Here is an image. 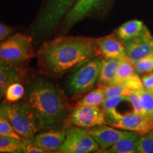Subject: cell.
I'll return each mask as SVG.
<instances>
[{
	"label": "cell",
	"mask_w": 153,
	"mask_h": 153,
	"mask_svg": "<svg viewBox=\"0 0 153 153\" xmlns=\"http://www.w3.org/2000/svg\"><path fill=\"white\" fill-rule=\"evenodd\" d=\"M100 57L96 38L61 36L45 42L36 57L40 72L52 79L62 77L89 60Z\"/></svg>",
	"instance_id": "1"
},
{
	"label": "cell",
	"mask_w": 153,
	"mask_h": 153,
	"mask_svg": "<svg viewBox=\"0 0 153 153\" xmlns=\"http://www.w3.org/2000/svg\"><path fill=\"white\" fill-rule=\"evenodd\" d=\"M26 95L40 130L65 128L71 108L60 87L46 79H38L28 84Z\"/></svg>",
	"instance_id": "2"
},
{
	"label": "cell",
	"mask_w": 153,
	"mask_h": 153,
	"mask_svg": "<svg viewBox=\"0 0 153 153\" xmlns=\"http://www.w3.org/2000/svg\"><path fill=\"white\" fill-rule=\"evenodd\" d=\"M78 0H49L30 30L32 37L46 38L56 29Z\"/></svg>",
	"instance_id": "3"
},
{
	"label": "cell",
	"mask_w": 153,
	"mask_h": 153,
	"mask_svg": "<svg viewBox=\"0 0 153 153\" xmlns=\"http://www.w3.org/2000/svg\"><path fill=\"white\" fill-rule=\"evenodd\" d=\"M0 114L5 117L22 138H33L39 131L37 118L27 101L0 104Z\"/></svg>",
	"instance_id": "4"
},
{
	"label": "cell",
	"mask_w": 153,
	"mask_h": 153,
	"mask_svg": "<svg viewBox=\"0 0 153 153\" xmlns=\"http://www.w3.org/2000/svg\"><path fill=\"white\" fill-rule=\"evenodd\" d=\"M33 37L16 33L0 41V59L14 65L22 67L35 57Z\"/></svg>",
	"instance_id": "5"
},
{
	"label": "cell",
	"mask_w": 153,
	"mask_h": 153,
	"mask_svg": "<svg viewBox=\"0 0 153 153\" xmlns=\"http://www.w3.org/2000/svg\"><path fill=\"white\" fill-rule=\"evenodd\" d=\"M101 60V57H94L76 68L68 82L69 93L72 97L78 98L92 90L98 82Z\"/></svg>",
	"instance_id": "6"
},
{
	"label": "cell",
	"mask_w": 153,
	"mask_h": 153,
	"mask_svg": "<svg viewBox=\"0 0 153 153\" xmlns=\"http://www.w3.org/2000/svg\"><path fill=\"white\" fill-rule=\"evenodd\" d=\"M106 124L118 129L144 135L153 131V120L135 112L120 114L118 111L105 112Z\"/></svg>",
	"instance_id": "7"
},
{
	"label": "cell",
	"mask_w": 153,
	"mask_h": 153,
	"mask_svg": "<svg viewBox=\"0 0 153 153\" xmlns=\"http://www.w3.org/2000/svg\"><path fill=\"white\" fill-rule=\"evenodd\" d=\"M99 147L87 128L74 125L66 128V137L57 152L90 153L97 152Z\"/></svg>",
	"instance_id": "8"
},
{
	"label": "cell",
	"mask_w": 153,
	"mask_h": 153,
	"mask_svg": "<svg viewBox=\"0 0 153 153\" xmlns=\"http://www.w3.org/2000/svg\"><path fill=\"white\" fill-rule=\"evenodd\" d=\"M69 121L84 128L106 124L105 112L101 106H75L70 111Z\"/></svg>",
	"instance_id": "9"
},
{
	"label": "cell",
	"mask_w": 153,
	"mask_h": 153,
	"mask_svg": "<svg viewBox=\"0 0 153 153\" xmlns=\"http://www.w3.org/2000/svg\"><path fill=\"white\" fill-rule=\"evenodd\" d=\"M123 44L128 58L133 65L153 53V36L146 26L139 36Z\"/></svg>",
	"instance_id": "10"
},
{
	"label": "cell",
	"mask_w": 153,
	"mask_h": 153,
	"mask_svg": "<svg viewBox=\"0 0 153 153\" xmlns=\"http://www.w3.org/2000/svg\"><path fill=\"white\" fill-rule=\"evenodd\" d=\"M87 131L99 147L97 152H101L113 146L122 137L128 136L132 131H120L107 124L87 128Z\"/></svg>",
	"instance_id": "11"
},
{
	"label": "cell",
	"mask_w": 153,
	"mask_h": 153,
	"mask_svg": "<svg viewBox=\"0 0 153 153\" xmlns=\"http://www.w3.org/2000/svg\"><path fill=\"white\" fill-rule=\"evenodd\" d=\"M106 0H78L63 19V33L89 16Z\"/></svg>",
	"instance_id": "12"
},
{
	"label": "cell",
	"mask_w": 153,
	"mask_h": 153,
	"mask_svg": "<svg viewBox=\"0 0 153 153\" xmlns=\"http://www.w3.org/2000/svg\"><path fill=\"white\" fill-rule=\"evenodd\" d=\"M100 57L102 58L128 60L123 42L114 34L96 38Z\"/></svg>",
	"instance_id": "13"
},
{
	"label": "cell",
	"mask_w": 153,
	"mask_h": 153,
	"mask_svg": "<svg viewBox=\"0 0 153 153\" xmlns=\"http://www.w3.org/2000/svg\"><path fill=\"white\" fill-rule=\"evenodd\" d=\"M26 77L24 70L0 59V100L4 99L7 88L15 82L22 83Z\"/></svg>",
	"instance_id": "14"
},
{
	"label": "cell",
	"mask_w": 153,
	"mask_h": 153,
	"mask_svg": "<svg viewBox=\"0 0 153 153\" xmlns=\"http://www.w3.org/2000/svg\"><path fill=\"white\" fill-rule=\"evenodd\" d=\"M66 137V129H51L36 134L33 140L46 152H57Z\"/></svg>",
	"instance_id": "15"
},
{
	"label": "cell",
	"mask_w": 153,
	"mask_h": 153,
	"mask_svg": "<svg viewBox=\"0 0 153 153\" xmlns=\"http://www.w3.org/2000/svg\"><path fill=\"white\" fill-rule=\"evenodd\" d=\"M120 61L116 59L102 58L100 73L97 82L99 87L113 85L114 83Z\"/></svg>",
	"instance_id": "16"
},
{
	"label": "cell",
	"mask_w": 153,
	"mask_h": 153,
	"mask_svg": "<svg viewBox=\"0 0 153 153\" xmlns=\"http://www.w3.org/2000/svg\"><path fill=\"white\" fill-rule=\"evenodd\" d=\"M140 134L132 132L128 136L123 137L113 146L101 152L104 153H137V143Z\"/></svg>",
	"instance_id": "17"
},
{
	"label": "cell",
	"mask_w": 153,
	"mask_h": 153,
	"mask_svg": "<svg viewBox=\"0 0 153 153\" xmlns=\"http://www.w3.org/2000/svg\"><path fill=\"white\" fill-rule=\"evenodd\" d=\"M145 26L141 21H129L120 26L114 33L123 43L139 36L143 32Z\"/></svg>",
	"instance_id": "18"
},
{
	"label": "cell",
	"mask_w": 153,
	"mask_h": 153,
	"mask_svg": "<svg viewBox=\"0 0 153 153\" xmlns=\"http://www.w3.org/2000/svg\"><path fill=\"white\" fill-rule=\"evenodd\" d=\"M106 98L104 89L101 87H98L84 95L79 101H76L75 106H101Z\"/></svg>",
	"instance_id": "19"
},
{
	"label": "cell",
	"mask_w": 153,
	"mask_h": 153,
	"mask_svg": "<svg viewBox=\"0 0 153 153\" xmlns=\"http://www.w3.org/2000/svg\"><path fill=\"white\" fill-rule=\"evenodd\" d=\"M136 74L134 66L129 60H121L114 84H122Z\"/></svg>",
	"instance_id": "20"
},
{
	"label": "cell",
	"mask_w": 153,
	"mask_h": 153,
	"mask_svg": "<svg viewBox=\"0 0 153 153\" xmlns=\"http://www.w3.org/2000/svg\"><path fill=\"white\" fill-rule=\"evenodd\" d=\"M0 152L22 153V139L0 136Z\"/></svg>",
	"instance_id": "21"
},
{
	"label": "cell",
	"mask_w": 153,
	"mask_h": 153,
	"mask_svg": "<svg viewBox=\"0 0 153 153\" xmlns=\"http://www.w3.org/2000/svg\"><path fill=\"white\" fill-rule=\"evenodd\" d=\"M25 94V89L21 82L11 84L7 88L4 99L8 102H17L22 99Z\"/></svg>",
	"instance_id": "22"
},
{
	"label": "cell",
	"mask_w": 153,
	"mask_h": 153,
	"mask_svg": "<svg viewBox=\"0 0 153 153\" xmlns=\"http://www.w3.org/2000/svg\"><path fill=\"white\" fill-rule=\"evenodd\" d=\"M141 104L143 108V114L153 120V94L144 89L139 91Z\"/></svg>",
	"instance_id": "23"
},
{
	"label": "cell",
	"mask_w": 153,
	"mask_h": 153,
	"mask_svg": "<svg viewBox=\"0 0 153 153\" xmlns=\"http://www.w3.org/2000/svg\"><path fill=\"white\" fill-rule=\"evenodd\" d=\"M137 153H153V131L140 135L137 143Z\"/></svg>",
	"instance_id": "24"
},
{
	"label": "cell",
	"mask_w": 153,
	"mask_h": 153,
	"mask_svg": "<svg viewBox=\"0 0 153 153\" xmlns=\"http://www.w3.org/2000/svg\"><path fill=\"white\" fill-rule=\"evenodd\" d=\"M104 89L106 97H115V96H128L133 92L125 85L121 84H113L101 87Z\"/></svg>",
	"instance_id": "25"
},
{
	"label": "cell",
	"mask_w": 153,
	"mask_h": 153,
	"mask_svg": "<svg viewBox=\"0 0 153 153\" xmlns=\"http://www.w3.org/2000/svg\"><path fill=\"white\" fill-rule=\"evenodd\" d=\"M133 66L135 72L138 74H145L153 72V53L140 59Z\"/></svg>",
	"instance_id": "26"
},
{
	"label": "cell",
	"mask_w": 153,
	"mask_h": 153,
	"mask_svg": "<svg viewBox=\"0 0 153 153\" xmlns=\"http://www.w3.org/2000/svg\"><path fill=\"white\" fill-rule=\"evenodd\" d=\"M128 99V96H115V97H106L101 107L104 112L111 111L116 110L117 107L121 103L124 102Z\"/></svg>",
	"instance_id": "27"
},
{
	"label": "cell",
	"mask_w": 153,
	"mask_h": 153,
	"mask_svg": "<svg viewBox=\"0 0 153 153\" xmlns=\"http://www.w3.org/2000/svg\"><path fill=\"white\" fill-rule=\"evenodd\" d=\"M0 136L11 137L17 139L22 138L14 131L9 120L1 114H0Z\"/></svg>",
	"instance_id": "28"
},
{
	"label": "cell",
	"mask_w": 153,
	"mask_h": 153,
	"mask_svg": "<svg viewBox=\"0 0 153 153\" xmlns=\"http://www.w3.org/2000/svg\"><path fill=\"white\" fill-rule=\"evenodd\" d=\"M22 153H46L34 142L33 138H22Z\"/></svg>",
	"instance_id": "29"
},
{
	"label": "cell",
	"mask_w": 153,
	"mask_h": 153,
	"mask_svg": "<svg viewBox=\"0 0 153 153\" xmlns=\"http://www.w3.org/2000/svg\"><path fill=\"white\" fill-rule=\"evenodd\" d=\"M128 101L131 103L133 112L143 114V108L139 91H133L131 94H130V95H128Z\"/></svg>",
	"instance_id": "30"
},
{
	"label": "cell",
	"mask_w": 153,
	"mask_h": 153,
	"mask_svg": "<svg viewBox=\"0 0 153 153\" xmlns=\"http://www.w3.org/2000/svg\"><path fill=\"white\" fill-rule=\"evenodd\" d=\"M141 80L145 90L153 94V72L143 74Z\"/></svg>",
	"instance_id": "31"
},
{
	"label": "cell",
	"mask_w": 153,
	"mask_h": 153,
	"mask_svg": "<svg viewBox=\"0 0 153 153\" xmlns=\"http://www.w3.org/2000/svg\"><path fill=\"white\" fill-rule=\"evenodd\" d=\"M14 29L13 28L0 23V41H2L8 38L9 36L14 33Z\"/></svg>",
	"instance_id": "32"
}]
</instances>
